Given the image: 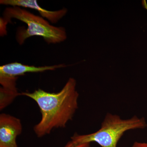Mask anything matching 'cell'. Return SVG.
<instances>
[{
  "label": "cell",
  "instance_id": "1",
  "mask_svg": "<svg viewBox=\"0 0 147 147\" xmlns=\"http://www.w3.org/2000/svg\"><path fill=\"white\" fill-rule=\"evenodd\" d=\"M76 85V80L69 78L59 92L50 93L38 89L33 92L20 93V95L33 99L39 106L42 117L34 127L38 137L50 134L54 129L65 127L73 118L78 108L79 94Z\"/></svg>",
  "mask_w": 147,
  "mask_h": 147
},
{
  "label": "cell",
  "instance_id": "2",
  "mask_svg": "<svg viewBox=\"0 0 147 147\" xmlns=\"http://www.w3.org/2000/svg\"><path fill=\"white\" fill-rule=\"evenodd\" d=\"M1 18V32L5 34L7 24L13 18L26 23L27 28H19L16 33V39L20 45L25 40L33 36L42 37L48 44H56L63 42L67 38L63 27H56L50 25L48 21L37 16L24 8L14 6L7 7Z\"/></svg>",
  "mask_w": 147,
  "mask_h": 147
},
{
  "label": "cell",
  "instance_id": "3",
  "mask_svg": "<svg viewBox=\"0 0 147 147\" xmlns=\"http://www.w3.org/2000/svg\"><path fill=\"white\" fill-rule=\"evenodd\" d=\"M144 119L134 116L127 119H123L119 116L107 114L101 125L96 132L86 135L74 134L71 139L78 144H90L96 142L102 147H117L121 137L127 131L146 127Z\"/></svg>",
  "mask_w": 147,
  "mask_h": 147
},
{
  "label": "cell",
  "instance_id": "4",
  "mask_svg": "<svg viewBox=\"0 0 147 147\" xmlns=\"http://www.w3.org/2000/svg\"><path fill=\"white\" fill-rule=\"evenodd\" d=\"M20 119L8 114L0 115V147H18L16 137L22 133Z\"/></svg>",
  "mask_w": 147,
  "mask_h": 147
},
{
  "label": "cell",
  "instance_id": "5",
  "mask_svg": "<svg viewBox=\"0 0 147 147\" xmlns=\"http://www.w3.org/2000/svg\"><path fill=\"white\" fill-rule=\"evenodd\" d=\"M66 66L64 64L36 67L26 65L18 62L11 63L0 66V79H18V76L24 75L28 72H42L55 70Z\"/></svg>",
  "mask_w": 147,
  "mask_h": 147
},
{
  "label": "cell",
  "instance_id": "6",
  "mask_svg": "<svg viewBox=\"0 0 147 147\" xmlns=\"http://www.w3.org/2000/svg\"><path fill=\"white\" fill-rule=\"evenodd\" d=\"M0 4L3 5L34 9L39 12L42 18L47 19L52 24L57 23L67 12V9L65 8L55 11L46 10L40 7L36 0H1Z\"/></svg>",
  "mask_w": 147,
  "mask_h": 147
},
{
  "label": "cell",
  "instance_id": "7",
  "mask_svg": "<svg viewBox=\"0 0 147 147\" xmlns=\"http://www.w3.org/2000/svg\"><path fill=\"white\" fill-rule=\"evenodd\" d=\"M89 144H78L71 140L68 142L63 147H89Z\"/></svg>",
  "mask_w": 147,
  "mask_h": 147
},
{
  "label": "cell",
  "instance_id": "8",
  "mask_svg": "<svg viewBox=\"0 0 147 147\" xmlns=\"http://www.w3.org/2000/svg\"><path fill=\"white\" fill-rule=\"evenodd\" d=\"M132 147H147V143L136 142L134 143Z\"/></svg>",
  "mask_w": 147,
  "mask_h": 147
}]
</instances>
